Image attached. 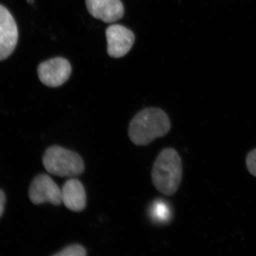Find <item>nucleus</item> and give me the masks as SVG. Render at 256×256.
<instances>
[{
    "label": "nucleus",
    "mask_w": 256,
    "mask_h": 256,
    "mask_svg": "<svg viewBox=\"0 0 256 256\" xmlns=\"http://www.w3.org/2000/svg\"><path fill=\"white\" fill-rule=\"evenodd\" d=\"M182 174V160L177 151L172 148L164 149L154 162L152 171V184L160 193L172 196L180 187Z\"/></svg>",
    "instance_id": "2"
},
{
    "label": "nucleus",
    "mask_w": 256,
    "mask_h": 256,
    "mask_svg": "<svg viewBox=\"0 0 256 256\" xmlns=\"http://www.w3.org/2000/svg\"><path fill=\"white\" fill-rule=\"evenodd\" d=\"M170 128V120L164 111L148 108L133 118L128 128V136L135 145L146 146L158 138L165 136Z\"/></svg>",
    "instance_id": "1"
},
{
    "label": "nucleus",
    "mask_w": 256,
    "mask_h": 256,
    "mask_svg": "<svg viewBox=\"0 0 256 256\" xmlns=\"http://www.w3.org/2000/svg\"><path fill=\"white\" fill-rule=\"evenodd\" d=\"M27 2L28 3H30V4H33L34 0H27Z\"/></svg>",
    "instance_id": "13"
},
{
    "label": "nucleus",
    "mask_w": 256,
    "mask_h": 256,
    "mask_svg": "<svg viewBox=\"0 0 256 256\" xmlns=\"http://www.w3.org/2000/svg\"><path fill=\"white\" fill-rule=\"evenodd\" d=\"M42 162L49 174L60 178H75L82 174L85 169L84 161L78 154L58 146L46 150Z\"/></svg>",
    "instance_id": "3"
},
{
    "label": "nucleus",
    "mask_w": 256,
    "mask_h": 256,
    "mask_svg": "<svg viewBox=\"0 0 256 256\" xmlns=\"http://www.w3.org/2000/svg\"><path fill=\"white\" fill-rule=\"evenodd\" d=\"M62 203L73 212H81L87 203L84 186L75 178H70L62 188Z\"/></svg>",
    "instance_id": "9"
},
{
    "label": "nucleus",
    "mask_w": 256,
    "mask_h": 256,
    "mask_svg": "<svg viewBox=\"0 0 256 256\" xmlns=\"http://www.w3.org/2000/svg\"><path fill=\"white\" fill-rule=\"evenodd\" d=\"M87 255V251L82 245L75 244L68 246L60 251L58 254H54L55 256H85Z\"/></svg>",
    "instance_id": "10"
},
{
    "label": "nucleus",
    "mask_w": 256,
    "mask_h": 256,
    "mask_svg": "<svg viewBox=\"0 0 256 256\" xmlns=\"http://www.w3.org/2000/svg\"><path fill=\"white\" fill-rule=\"evenodd\" d=\"M72 71L68 60L62 57L46 60L40 64L38 68L40 82L50 88H57L65 83Z\"/></svg>",
    "instance_id": "5"
},
{
    "label": "nucleus",
    "mask_w": 256,
    "mask_h": 256,
    "mask_svg": "<svg viewBox=\"0 0 256 256\" xmlns=\"http://www.w3.org/2000/svg\"><path fill=\"white\" fill-rule=\"evenodd\" d=\"M246 164L249 172L256 177V149L248 154L246 158Z\"/></svg>",
    "instance_id": "11"
},
{
    "label": "nucleus",
    "mask_w": 256,
    "mask_h": 256,
    "mask_svg": "<svg viewBox=\"0 0 256 256\" xmlns=\"http://www.w3.org/2000/svg\"><path fill=\"white\" fill-rule=\"evenodd\" d=\"M86 4L92 17L105 23H114L124 15V7L120 0H86Z\"/></svg>",
    "instance_id": "8"
},
{
    "label": "nucleus",
    "mask_w": 256,
    "mask_h": 256,
    "mask_svg": "<svg viewBox=\"0 0 256 256\" xmlns=\"http://www.w3.org/2000/svg\"><path fill=\"white\" fill-rule=\"evenodd\" d=\"M6 201V194L4 192L0 190V218L4 213L5 204Z\"/></svg>",
    "instance_id": "12"
},
{
    "label": "nucleus",
    "mask_w": 256,
    "mask_h": 256,
    "mask_svg": "<svg viewBox=\"0 0 256 256\" xmlns=\"http://www.w3.org/2000/svg\"><path fill=\"white\" fill-rule=\"evenodd\" d=\"M18 40V26L4 6L0 4V60L12 55Z\"/></svg>",
    "instance_id": "7"
},
{
    "label": "nucleus",
    "mask_w": 256,
    "mask_h": 256,
    "mask_svg": "<svg viewBox=\"0 0 256 256\" xmlns=\"http://www.w3.org/2000/svg\"><path fill=\"white\" fill-rule=\"evenodd\" d=\"M28 196L34 204L48 202L59 206L62 202V190L46 174L38 175L34 179L28 190Z\"/></svg>",
    "instance_id": "4"
},
{
    "label": "nucleus",
    "mask_w": 256,
    "mask_h": 256,
    "mask_svg": "<svg viewBox=\"0 0 256 256\" xmlns=\"http://www.w3.org/2000/svg\"><path fill=\"white\" fill-rule=\"evenodd\" d=\"M108 55L114 58L126 56L132 48L136 37L129 28L120 24H113L106 30Z\"/></svg>",
    "instance_id": "6"
}]
</instances>
